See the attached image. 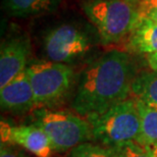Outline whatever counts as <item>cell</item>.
Instances as JSON below:
<instances>
[{"mask_svg":"<svg viewBox=\"0 0 157 157\" xmlns=\"http://www.w3.org/2000/svg\"><path fill=\"white\" fill-rule=\"evenodd\" d=\"M135 78L127 53L110 51L94 61L81 77L73 108L86 118L94 117L128 99Z\"/></svg>","mask_w":157,"mask_h":157,"instance_id":"obj_1","label":"cell"},{"mask_svg":"<svg viewBox=\"0 0 157 157\" xmlns=\"http://www.w3.org/2000/svg\"><path fill=\"white\" fill-rule=\"evenodd\" d=\"M83 8L105 45L121 42L140 21L136 5L130 0H91Z\"/></svg>","mask_w":157,"mask_h":157,"instance_id":"obj_2","label":"cell"},{"mask_svg":"<svg viewBox=\"0 0 157 157\" xmlns=\"http://www.w3.org/2000/svg\"><path fill=\"white\" fill-rule=\"evenodd\" d=\"M87 121L92 128L93 140L104 146L115 147L127 142H137L139 139L141 121L135 98L124 100Z\"/></svg>","mask_w":157,"mask_h":157,"instance_id":"obj_3","label":"cell"},{"mask_svg":"<svg viewBox=\"0 0 157 157\" xmlns=\"http://www.w3.org/2000/svg\"><path fill=\"white\" fill-rule=\"evenodd\" d=\"M35 124L45 132L56 152L73 150L93 140L89 121L71 112L41 109L37 112Z\"/></svg>","mask_w":157,"mask_h":157,"instance_id":"obj_4","label":"cell"},{"mask_svg":"<svg viewBox=\"0 0 157 157\" xmlns=\"http://www.w3.org/2000/svg\"><path fill=\"white\" fill-rule=\"evenodd\" d=\"M33 88L35 108L56 104L67 95L74 81V71L65 63L36 61L27 67Z\"/></svg>","mask_w":157,"mask_h":157,"instance_id":"obj_5","label":"cell"},{"mask_svg":"<svg viewBox=\"0 0 157 157\" xmlns=\"http://www.w3.org/2000/svg\"><path fill=\"white\" fill-rule=\"evenodd\" d=\"M43 45L50 61L64 63L85 54L90 48V41L78 28L61 25L47 33Z\"/></svg>","mask_w":157,"mask_h":157,"instance_id":"obj_6","label":"cell"},{"mask_svg":"<svg viewBox=\"0 0 157 157\" xmlns=\"http://www.w3.org/2000/svg\"><path fill=\"white\" fill-rule=\"evenodd\" d=\"M0 137L2 144L23 147L37 157H51L53 148L46 133L38 125H12L1 121Z\"/></svg>","mask_w":157,"mask_h":157,"instance_id":"obj_7","label":"cell"},{"mask_svg":"<svg viewBox=\"0 0 157 157\" xmlns=\"http://www.w3.org/2000/svg\"><path fill=\"white\" fill-rule=\"evenodd\" d=\"M31 51L27 37H15L5 41L0 51V88L27 70Z\"/></svg>","mask_w":157,"mask_h":157,"instance_id":"obj_8","label":"cell"},{"mask_svg":"<svg viewBox=\"0 0 157 157\" xmlns=\"http://www.w3.org/2000/svg\"><path fill=\"white\" fill-rule=\"evenodd\" d=\"M0 103L3 110L14 113H24L35 108L33 88L27 71L1 88Z\"/></svg>","mask_w":157,"mask_h":157,"instance_id":"obj_9","label":"cell"},{"mask_svg":"<svg viewBox=\"0 0 157 157\" xmlns=\"http://www.w3.org/2000/svg\"><path fill=\"white\" fill-rule=\"evenodd\" d=\"M128 47L140 54L157 53V23L149 18H140L128 35Z\"/></svg>","mask_w":157,"mask_h":157,"instance_id":"obj_10","label":"cell"},{"mask_svg":"<svg viewBox=\"0 0 157 157\" xmlns=\"http://www.w3.org/2000/svg\"><path fill=\"white\" fill-rule=\"evenodd\" d=\"M60 0H4L5 10L15 17L39 15L54 11Z\"/></svg>","mask_w":157,"mask_h":157,"instance_id":"obj_11","label":"cell"},{"mask_svg":"<svg viewBox=\"0 0 157 157\" xmlns=\"http://www.w3.org/2000/svg\"><path fill=\"white\" fill-rule=\"evenodd\" d=\"M131 93L135 99L157 108V71H143L135 77Z\"/></svg>","mask_w":157,"mask_h":157,"instance_id":"obj_12","label":"cell"},{"mask_svg":"<svg viewBox=\"0 0 157 157\" xmlns=\"http://www.w3.org/2000/svg\"><path fill=\"white\" fill-rule=\"evenodd\" d=\"M137 107L140 115L141 132L136 143L140 146L157 143V108L150 107L137 100Z\"/></svg>","mask_w":157,"mask_h":157,"instance_id":"obj_13","label":"cell"},{"mask_svg":"<svg viewBox=\"0 0 157 157\" xmlns=\"http://www.w3.org/2000/svg\"><path fill=\"white\" fill-rule=\"evenodd\" d=\"M70 157H117L111 147L84 143L71 150Z\"/></svg>","mask_w":157,"mask_h":157,"instance_id":"obj_14","label":"cell"},{"mask_svg":"<svg viewBox=\"0 0 157 157\" xmlns=\"http://www.w3.org/2000/svg\"><path fill=\"white\" fill-rule=\"evenodd\" d=\"M111 148L115 151L117 157H151L142 146L136 142H127Z\"/></svg>","mask_w":157,"mask_h":157,"instance_id":"obj_15","label":"cell"},{"mask_svg":"<svg viewBox=\"0 0 157 157\" xmlns=\"http://www.w3.org/2000/svg\"><path fill=\"white\" fill-rule=\"evenodd\" d=\"M140 18L146 17L150 11L157 7V0H138L135 2Z\"/></svg>","mask_w":157,"mask_h":157,"instance_id":"obj_16","label":"cell"},{"mask_svg":"<svg viewBox=\"0 0 157 157\" xmlns=\"http://www.w3.org/2000/svg\"><path fill=\"white\" fill-rule=\"evenodd\" d=\"M0 157H27L23 151L13 148L12 146H7L6 144L1 143V150H0Z\"/></svg>","mask_w":157,"mask_h":157,"instance_id":"obj_17","label":"cell"},{"mask_svg":"<svg viewBox=\"0 0 157 157\" xmlns=\"http://www.w3.org/2000/svg\"><path fill=\"white\" fill-rule=\"evenodd\" d=\"M147 62L153 71H157V53L147 55Z\"/></svg>","mask_w":157,"mask_h":157,"instance_id":"obj_18","label":"cell"},{"mask_svg":"<svg viewBox=\"0 0 157 157\" xmlns=\"http://www.w3.org/2000/svg\"><path fill=\"white\" fill-rule=\"evenodd\" d=\"M146 150L147 153L151 157H157V143L156 144H148V145L142 146Z\"/></svg>","mask_w":157,"mask_h":157,"instance_id":"obj_19","label":"cell"},{"mask_svg":"<svg viewBox=\"0 0 157 157\" xmlns=\"http://www.w3.org/2000/svg\"><path fill=\"white\" fill-rule=\"evenodd\" d=\"M146 18H149V20H151L153 21H155V23H157V7L150 11L149 13L146 15Z\"/></svg>","mask_w":157,"mask_h":157,"instance_id":"obj_20","label":"cell"},{"mask_svg":"<svg viewBox=\"0 0 157 157\" xmlns=\"http://www.w3.org/2000/svg\"><path fill=\"white\" fill-rule=\"evenodd\" d=\"M130 1H132V2H134V3H135V2H137L138 0H130Z\"/></svg>","mask_w":157,"mask_h":157,"instance_id":"obj_21","label":"cell"}]
</instances>
